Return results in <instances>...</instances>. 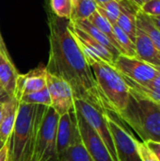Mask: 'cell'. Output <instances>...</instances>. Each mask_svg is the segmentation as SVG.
I'll list each match as a JSON object with an SVG mask.
<instances>
[{"label":"cell","mask_w":160,"mask_h":161,"mask_svg":"<svg viewBox=\"0 0 160 161\" xmlns=\"http://www.w3.org/2000/svg\"><path fill=\"white\" fill-rule=\"evenodd\" d=\"M118 1H119V0H118Z\"/></svg>","instance_id":"cell-39"},{"label":"cell","mask_w":160,"mask_h":161,"mask_svg":"<svg viewBox=\"0 0 160 161\" xmlns=\"http://www.w3.org/2000/svg\"><path fill=\"white\" fill-rule=\"evenodd\" d=\"M3 113H4V101L0 100V124L3 118Z\"/></svg>","instance_id":"cell-32"},{"label":"cell","mask_w":160,"mask_h":161,"mask_svg":"<svg viewBox=\"0 0 160 161\" xmlns=\"http://www.w3.org/2000/svg\"><path fill=\"white\" fill-rule=\"evenodd\" d=\"M46 88L49 92L52 108L59 115H63L74 110V94L71 87L63 79L46 74Z\"/></svg>","instance_id":"cell-10"},{"label":"cell","mask_w":160,"mask_h":161,"mask_svg":"<svg viewBox=\"0 0 160 161\" xmlns=\"http://www.w3.org/2000/svg\"><path fill=\"white\" fill-rule=\"evenodd\" d=\"M75 26H77L78 28H80L81 30H83L84 32H86L87 34H89L91 37H92L94 40H96L99 43H101L104 47H106L109 53L114 57V58L116 59L118 58V56H120V52L115 48V46L112 44V42L109 41V39L103 33L101 32L97 27H95L92 24H91L89 22V20H77V21H71Z\"/></svg>","instance_id":"cell-16"},{"label":"cell","mask_w":160,"mask_h":161,"mask_svg":"<svg viewBox=\"0 0 160 161\" xmlns=\"http://www.w3.org/2000/svg\"><path fill=\"white\" fill-rule=\"evenodd\" d=\"M72 12L70 21L89 19L96 11L97 4L94 0H71Z\"/></svg>","instance_id":"cell-17"},{"label":"cell","mask_w":160,"mask_h":161,"mask_svg":"<svg viewBox=\"0 0 160 161\" xmlns=\"http://www.w3.org/2000/svg\"><path fill=\"white\" fill-rule=\"evenodd\" d=\"M89 20V22L91 24H92L95 27H97L101 32H103L108 39L109 41L112 42V44L115 46V48L120 52L121 55H123V51L120 47V45L118 44L116 39H115V35H114V31H113V25L108 21L107 18H105L103 15H101L97 10L93 12V14L87 19Z\"/></svg>","instance_id":"cell-19"},{"label":"cell","mask_w":160,"mask_h":161,"mask_svg":"<svg viewBox=\"0 0 160 161\" xmlns=\"http://www.w3.org/2000/svg\"><path fill=\"white\" fill-rule=\"evenodd\" d=\"M113 66L122 75L141 85H147L160 74V68L125 55L118 56Z\"/></svg>","instance_id":"cell-7"},{"label":"cell","mask_w":160,"mask_h":161,"mask_svg":"<svg viewBox=\"0 0 160 161\" xmlns=\"http://www.w3.org/2000/svg\"><path fill=\"white\" fill-rule=\"evenodd\" d=\"M145 143L157 155V157L158 158V159L160 161V142H146Z\"/></svg>","instance_id":"cell-28"},{"label":"cell","mask_w":160,"mask_h":161,"mask_svg":"<svg viewBox=\"0 0 160 161\" xmlns=\"http://www.w3.org/2000/svg\"><path fill=\"white\" fill-rule=\"evenodd\" d=\"M19 75L20 74L10 59L8 51L0 49V83L8 98L15 96Z\"/></svg>","instance_id":"cell-13"},{"label":"cell","mask_w":160,"mask_h":161,"mask_svg":"<svg viewBox=\"0 0 160 161\" xmlns=\"http://www.w3.org/2000/svg\"><path fill=\"white\" fill-rule=\"evenodd\" d=\"M96 10L103 15L108 21L113 25L116 24L120 14H121V4L118 0H110L107 3L97 5Z\"/></svg>","instance_id":"cell-22"},{"label":"cell","mask_w":160,"mask_h":161,"mask_svg":"<svg viewBox=\"0 0 160 161\" xmlns=\"http://www.w3.org/2000/svg\"><path fill=\"white\" fill-rule=\"evenodd\" d=\"M3 96L8 97V96L6 95V93H5V91H4V89H3V87H2V85H1V83H0V98H2Z\"/></svg>","instance_id":"cell-35"},{"label":"cell","mask_w":160,"mask_h":161,"mask_svg":"<svg viewBox=\"0 0 160 161\" xmlns=\"http://www.w3.org/2000/svg\"><path fill=\"white\" fill-rule=\"evenodd\" d=\"M46 106L20 103L12 132L8 139L7 161H32L38 132Z\"/></svg>","instance_id":"cell-2"},{"label":"cell","mask_w":160,"mask_h":161,"mask_svg":"<svg viewBox=\"0 0 160 161\" xmlns=\"http://www.w3.org/2000/svg\"><path fill=\"white\" fill-rule=\"evenodd\" d=\"M46 68L40 65L27 74L20 75L17 80L15 98L19 100L23 95L39 92L46 88Z\"/></svg>","instance_id":"cell-11"},{"label":"cell","mask_w":160,"mask_h":161,"mask_svg":"<svg viewBox=\"0 0 160 161\" xmlns=\"http://www.w3.org/2000/svg\"><path fill=\"white\" fill-rule=\"evenodd\" d=\"M135 48L136 58L155 67L160 68V54L156 49L146 33L139 27H137Z\"/></svg>","instance_id":"cell-14"},{"label":"cell","mask_w":160,"mask_h":161,"mask_svg":"<svg viewBox=\"0 0 160 161\" xmlns=\"http://www.w3.org/2000/svg\"><path fill=\"white\" fill-rule=\"evenodd\" d=\"M63 22L56 15L49 18V59L45 66L47 73L69 84L74 100L87 102L106 113L108 110L92 71L74 37Z\"/></svg>","instance_id":"cell-1"},{"label":"cell","mask_w":160,"mask_h":161,"mask_svg":"<svg viewBox=\"0 0 160 161\" xmlns=\"http://www.w3.org/2000/svg\"><path fill=\"white\" fill-rule=\"evenodd\" d=\"M113 31L115 39L123 51V55L136 58V48L134 42L117 25H113Z\"/></svg>","instance_id":"cell-21"},{"label":"cell","mask_w":160,"mask_h":161,"mask_svg":"<svg viewBox=\"0 0 160 161\" xmlns=\"http://www.w3.org/2000/svg\"><path fill=\"white\" fill-rule=\"evenodd\" d=\"M5 143H6V142H4V141H2L1 139H0V150L2 149V147L5 145Z\"/></svg>","instance_id":"cell-37"},{"label":"cell","mask_w":160,"mask_h":161,"mask_svg":"<svg viewBox=\"0 0 160 161\" xmlns=\"http://www.w3.org/2000/svg\"><path fill=\"white\" fill-rule=\"evenodd\" d=\"M8 142L7 140L5 145L0 150V161L8 160Z\"/></svg>","instance_id":"cell-30"},{"label":"cell","mask_w":160,"mask_h":161,"mask_svg":"<svg viewBox=\"0 0 160 161\" xmlns=\"http://www.w3.org/2000/svg\"><path fill=\"white\" fill-rule=\"evenodd\" d=\"M94 1L96 2L97 5H101V4L107 3V2H108V1H110V0H94Z\"/></svg>","instance_id":"cell-36"},{"label":"cell","mask_w":160,"mask_h":161,"mask_svg":"<svg viewBox=\"0 0 160 161\" xmlns=\"http://www.w3.org/2000/svg\"><path fill=\"white\" fill-rule=\"evenodd\" d=\"M150 19L153 22V24L157 27V29L160 31V15H158V16H152V17H150Z\"/></svg>","instance_id":"cell-31"},{"label":"cell","mask_w":160,"mask_h":161,"mask_svg":"<svg viewBox=\"0 0 160 161\" xmlns=\"http://www.w3.org/2000/svg\"><path fill=\"white\" fill-rule=\"evenodd\" d=\"M0 49H2V50H7L6 45H5V42H4V41H3V38H2V35H1V32H0Z\"/></svg>","instance_id":"cell-34"},{"label":"cell","mask_w":160,"mask_h":161,"mask_svg":"<svg viewBox=\"0 0 160 161\" xmlns=\"http://www.w3.org/2000/svg\"><path fill=\"white\" fill-rule=\"evenodd\" d=\"M137 27L141 28L149 37L156 49L160 54V31L153 24L150 17L141 10L137 13Z\"/></svg>","instance_id":"cell-18"},{"label":"cell","mask_w":160,"mask_h":161,"mask_svg":"<svg viewBox=\"0 0 160 161\" xmlns=\"http://www.w3.org/2000/svg\"><path fill=\"white\" fill-rule=\"evenodd\" d=\"M86 59L107 102L109 112L119 117L128 103L130 95L129 86L113 65L100 58H86Z\"/></svg>","instance_id":"cell-4"},{"label":"cell","mask_w":160,"mask_h":161,"mask_svg":"<svg viewBox=\"0 0 160 161\" xmlns=\"http://www.w3.org/2000/svg\"><path fill=\"white\" fill-rule=\"evenodd\" d=\"M135 142L141 161H159L157 155L149 148V146L145 142L137 139H135Z\"/></svg>","instance_id":"cell-26"},{"label":"cell","mask_w":160,"mask_h":161,"mask_svg":"<svg viewBox=\"0 0 160 161\" xmlns=\"http://www.w3.org/2000/svg\"><path fill=\"white\" fill-rule=\"evenodd\" d=\"M140 10L149 17L160 15V0H151L147 3H144Z\"/></svg>","instance_id":"cell-27"},{"label":"cell","mask_w":160,"mask_h":161,"mask_svg":"<svg viewBox=\"0 0 160 161\" xmlns=\"http://www.w3.org/2000/svg\"><path fill=\"white\" fill-rule=\"evenodd\" d=\"M106 120L110 131L118 161H141L135 138L109 111L106 113Z\"/></svg>","instance_id":"cell-6"},{"label":"cell","mask_w":160,"mask_h":161,"mask_svg":"<svg viewBox=\"0 0 160 161\" xmlns=\"http://www.w3.org/2000/svg\"><path fill=\"white\" fill-rule=\"evenodd\" d=\"M59 115L52 107H47L41 121L32 161H58L57 131Z\"/></svg>","instance_id":"cell-5"},{"label":"cell","mask_w":160,"mask_h":161,"mask_svg":"<svg viewBox=\"0 0 160 161\" xmlns=\"http://www.w3.org/2000/svg\"><path fill=\"white\" fill-rule=\"evenodd\" d=\"M58 161H94L81 141L58 155Z\"/></svg>","instance_id":"cell-20"},{"label":"cell","mask_w":160,"mask_h":161,"mask_svg":"<svg viewBox=\"0 0 160 161\" xmlns=\"http://www.w3.org/2000/svg\"><path fill=\"white\" fill-rule=\"evenodd\" d=\"M20 103L23 104H34V105H42L46 107H51V98L49 92L47 88H44L41 91L35 92L32 93H28L25 95H23L19 99Z\"/></svg>","instance_id":"cell-23"},{"label":"cell","mask_w":160,"mask_h":161,"mask_svg":"<svg viewBox=\"0 0 160 161\" xmlns=\"http://www.w3.org/2000/svg\"><path fill=\"white\" fill-rule=\"evenodd\" d=\"M149 89H152V90H157L160 91V74L158 75H157L152 81H150L147 85H143Z\"/></svg>","instance_id":"cell-29"},{"label":"cell","mask_w":160,"mask_h":161,"mask_svg":"<svg viewBox=\"0 0 160 161\" xmlns=\"http://www.w3.org/2000/svg\"><path fill=\"white\" fill-rule=\"evenodd\" d=\"M80 137L81 142L94 161H114L104 142L92 127L85 121L81 114L74 108L72 111Z\"/></svg>","instance_id":"cell-9"},{"label":"cell","mask_w":160,"mask_h":161,"mask_svg":"<svg viewBox=\"0 0 160 161\" xmlns=\"http://www.w3.org/2000/svg\"><path fill=\"white\" fill-rule=\"evenodd\" d=\"M133 4H135L139 8H141V7L143 5V3H142V0H130Z\"/></svg>","instance_id":"cell-33"},{"label":"cell","mask_w":160,"mask_h":161,"mask_svg":"<svg viewBox=\"0 0 160 161\" xmlns=\"http://www.w3.org/2000/svg\"><path fill=\"white\" fill-rule=\"evenodd\" d=\"M51 7L57 17L61 19H70L72 12L71 0H51Z\"/></svg>","instance_id":"cell-25"},{"label":"cell","mask_w":160,"mask_h":161,"mask_svg":"<svg viewBox=\"0 0 160 161\" xmlns=\"http://www.w3.org/2000/svg\"><path fill=\"white\" fill-rule=\"evenodd\" d=\"M74 108L81 114V116L85 119V121L98 134V136L101 138V140L104 142L105 145L107 146L108 150L109 151L113 160L118 161L112 137L106 120L107 112L104 113L99 109H97L96 108H94L93 106H91V104L84 102L82 100H74Z\"/></svg>","instance_id":"cell-8"},{"label":"cell","mask_w":160,"mask_h":161,"mask_svg":"<svg viewBox=\"0 0 160 161\" xmlns=\"http://www.w3.org/2000/svg\"><path fill=\"white\" fill-rule=\"evenodd\" d=\"M129 89L128 103L118 118L129 125L141 142H160V105Z\"/></svg>","instance_id":"cell-3"},{"label":"cell","mask_w":160,"mask_h":161,"mask_svg":"<svg viewBox=\"0 0 160 161\" xmlns=\"http://www.w3.org/2000/svg\"><path fill=\"white\" fill-rule=\"evenodd\" d=\"M80 142L78 129L73 112L59 116L57 131V146L58 155L68 147Z\"/></svg>","instance_id":"cell-12"},{"label":"cell","mask_w":160,"mask_h":161,"mask_svg":"<svg viewBox=\"0 0 160 161\" xmlns=\"http://www.w3.org/2000/svg\"><path fill=\"white\" fill-rule=\"evenodd\" d=\"M20 102L15 97L7 98L4 101V113L0 124V139L4 142L9 138L18 114Z\"/></svg>","instance_id":"cell-15"},{"label":"cell","mask_w":160,"mask_h":161,"mask_svg":"<svg viewBox=\"0 0 160 161\" xmlns=\"http://www.w3.org/2000/svg\"><path fill=\"white\" fill-rule=\"evenodd\" d=\"M124 76V75H123ZM124 80L125 82L127 83V85L129 86V88H131L132 90L138 92L139 93H141V95H143L144 97L152 100L153 102L155 103H157L160 105V91H157V90H152V89H149L143 85H141V84H138L126 77H124Z\"/></svg>","instance_id":"cell-24"},{"label":"cell","mask_w":160,"mask_h":161,"mask_svg":"<svg viewBox=\"0 0 160 161\" xmlns=\"http://www.w3.org/2000/svg\"><path fill=\"white\" fill-rule=\"evenodd\" d=\"M149 1H151V0H142V3L144 4V3H147V2H149Z\"/></svg>","instance_id":"cell-38"}]
</instances>
